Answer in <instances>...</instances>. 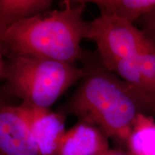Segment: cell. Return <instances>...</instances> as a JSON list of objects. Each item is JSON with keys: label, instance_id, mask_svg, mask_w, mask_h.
I'll use <instances>...</instances> for the list:
<instances>
[{"label": "cell", "instance_id": "9c48e42d", "mask_svg": "<svg viewBox=\"0 0 155 155\" xmlns=\"http://www.w3.org/2000/svg\"><path fill=\"white\" fill-rule=\"evenodd\" d=\"M52 0H0V41L12 25L51 9Z\"/></svg>", "mask_w": 155, "mask_h": 155}, {"label": "cell", "instance_id": "ba28073f", "mask_svg": "<svg viewBox=\"0 0 155 155\" xmlns=\"http://www.w3.org/2000/svg\"><path fill=\"white\" fill-rule=\"evenodd\" d=\"M108 138L94 125L78 120L64 134L58 155H101L109 149Z\"/></svg>", "mask_w": 155, "mask_h": 155}, {"label": "cell", "instance_id": "4fadbf2b", "mask_svg": "<svg viewBox=\"0 0 155 155\" xmlns=\"http://www.w3.org/2000/svg\"><path fill=\"white\" fill-rule=\"evenodd\" d=\"M6 76V62L3 60L0 50V81L5 80Z\"/></svg>", "mask_w": 155, "mask_h": 155}, {"label": "cell", "instance_id": "7a4b0ae2", "mask_svg": "<svg viewBox=\"0 0 155 155\" xmlns=\"http://www.w3.org/2000/svg\"><path fill=\"white\" fill-rule=\"evenodd\" d=\"M85 1L62 2L60 9H50L12 25L0 44L10 54L35 56L73 65L88 55L81 47L87 38L88 22L83 17Z\"/></svg>", "mask_w": 155, "mask_h": 155}, {"label": "cell", "instance_id": "277c9868", "mask_svg": "<svg viewBox=\"0 0 155 155\" xmlns=\"http://www.w3.org/2000/svg\"><path fill=\"white\" fill-rule=\"evenodd\" d=\"M87 38L96 42L99 59L112 72L122 60L137 55L147 41L132 23L104 14L88 22Z\"/></svg>", "mask_w": 155, "mask_h": 155}, {"label": "cell", "instance_id": "6da1fadb", "mask_svg": "<svg viewBox=\"0 0 155 155\" xmlns=\"http://www.w3.org/2000/svg\"><path fill=\"white\" fill-rule=\"evenodd\" d=\"M84 63L86 74L57 111L94 125L108 138L126 144L138 116H152L154 106L101 60L88 56Z\"/></svg>", "mask_w": 155, "mask_h": 155}, {"label": "cell", "instance_id": "7c38bea8", "mask_svg": "<svg viewBox=\"0 0 155 155\" xmlns=\"http://www.w3.org/2000/svg\"><path fill=\"white\" fill-rule=\"evenodd\" d=\"M140 30L155 49V9L139 19Z\"/></svg>", "mask_w": 155, "mask_h": 155}, {"label": "cell", "instance_id": "8fae6325", "mask_svg": "<svg viewBox=\"0 0 155 155\" xmlns=\"http://www.w3.org/2000/svg\"><path fill=\"white\" fill-rule=\"evenodd\" d=\"M126 145L128 155H155V120L152 116L139 114Z\"/></svg>", "mask_w": 155, "mask_h": 155}, {"label": "cell", "instance_id": "5b68a950", "mask_svg": "<svg viewBox=\"0 0 155 155\" xmlns=\"http://www.w3.org/2000/svg\"><path fill=\"white\" fill-rule=\"evenodd\" d=\"M0 155H40L22 106L1 99Z\"/></svg>", "mask_w": 155, "mask_h": 155}, {"label": "cell", "instance_id": "8992f818", "mask_svg": "<svg viewBox=\"0 0 155 155\" xmlns=\"http://www.w3.org/2000/svg\"><path fill=\"white\" fill-rule=\"evenodd\" d=\"M25 119L33 136L40 155H58L65 131L67 116L50 108L22 104Z\"/></svg>", "mask_w": 155, "mask_h": 155}, {"label": "cell", "instance_id": "30bf717a", "mask_svg": "<svg viewBox=\"0 0 155 155\" xmlns=\"http://www.w3.org/2000/svg\"><path fill=\"white\" fill-rule=\"evenodd\" d=\"M101 14L113 15L134 24L155 9V0H93Z\"/></svg>", "mask_w": 155, "mask_h": 155}, {"label": "cell", "instance_id": "5bb4252c", "mask_svg": "<svg viewBox=\"0 0 155 155\" xmlns=\"http://www.w3.org/2000/svg\"><path fill=\"white\" fill-rule=\"evenodd\" d=\"M101 155H128L127 152L121 150H116V149H108L106 152L102 153Z\"/></svg>", "mask_w": 155, "mask_h": 155}, {"label": "cell", "instance_id": "52a82bcc", "mask_svg": "<svg viewBox=\"0 0 155 155\" xmlns=\"http://www.w3.org/2000/svg\"><path fill=\"white\" fill-rule=\"evenodd\" d=\"M113 72L131 85L155 108V49L148 40L137 55L122 60Z\"/></svg>", "mask_w": 155, "mask_h": 155}, {"label": "cell", "instance_id": "3957f363", "mask_svg": "<svg viewBox=\"0 0 155 155\" xmlns=\"http://www.w3.org/2000/svg\"><path fill=\"white\" fill-rule=\"evenodd\" d=\"M87 68L35 56L10 54L6 62L5 94L23 104L50 108L86 74Z\"/></svg>", "mask_w": 155, "mask_h": 155}]
</instances>
